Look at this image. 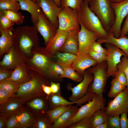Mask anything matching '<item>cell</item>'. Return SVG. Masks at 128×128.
I'll return each instance as SVG.
<instances>
[{
	"instance_id": "1",
	"label": "cell",
	"mask_w": 128,
	"mask_h": 128,
	"mask_svg": "<svg viewBox=\"0 0 128 128\" xmlns=\"http://www.w3.org/2000/svg\"><path fill=\"white\" fill-rule=\"evenodd\" d=\"M37 32L33 26L16 27L13 31L14 45L25 54L31 55L32 47H37L40 45Z\"/></svg>"
},
{
	"instance_id": "2",
	"label": "cell",
	"mask_w": 128,
	"mask_h": 128,
	"mask_svg": "<svg viewBox=\"0 0 128 128\" xmlns=\"http://www.w3.org/2000/svg\"><path fill=\"white\" fill-rule=\"evenodd\" d=\"M77 13L80 24L87 30L96 33L99 38H104L107 36L109 32L105 29L98 18L91 10L88 2L84 1Z\"/></svg>"
},
{
	"instance_id": "3",
	"label": "cell",
	"mask_w": 128,
	"mask_h": 128,
	"mask_svg": "<svg viewBox=\"0 0 128 128\" xmlns=\"http://www.w3.org/2000/svg\"><path fill=\"white\" fill-rule=\"evenodd\" d=\"M110 0H90L89 3L91 10L101 21L105 29L109 32L115 21L114 11Z\"/></svg>"
},
{
	"instance_id": "4",
	"label": "cell",
	"mask_w": 128,
	"mask_h": 128,
	"mask_svg": "<svg viewBox=\"0 0 128 128\" xmlns=\"http://www.w3.org/2000/svg\"><path fill=\"white\" fill-rule=\"evenodd\" d=\"M49 83L44 77L32 76L31 80L21 85L17 92L13 96L23 99L25 102L38 97L46 96L42 86L43 84L48 85Z\"/></svg>"
},
{
	"instance_id": "5",
	"label": "cell",
	"mask_w": 128,
	"mask_h": 128,
	"mask_svg": "<svg viewBox=\"0 0 128 128\" xmlns=\"http://www.w3.org/2000/svg\"><path fill=\"white\" fill-rule=\"evenodd\" d=\"M106 102V100L103 95L94 94L92 100L88 101L87 103L79 108L71 121L70 126L76 123L84 118L92 116L99 110H104Z\"/></svg>"
},
{
	"instance_id": "6",
	"label": "cell",
	"mask_w": 128,
	"mask_h": 128,
	"mask_svg": "<svg viewBox=\"0 0 128 128\" xmlns=\"http://www.w3.org/2000/svg\"><path fill=\"white\" fill-rule=\"evenodd\" d=\"M107 64L106 61L97 64L89 70L93 76L92 83L89 89L94 94L103 95L108 78L106 73Z\"/></svg>"
},
{
	"instance_id": "7",
	"label": "cell",
	"mask_w": 128,
	"mask_h": 128,
	"mask_svg": "<svg viewBox=\"0 0 128 128\" xmlns=\"http://www.w3.org/2000/svg\"><path fill=\"white\" fill-rule=\"evenodd\" d=\"M58 18V29L68 32L80 30L77 10L68 7L63 8L59 14Z\"/></svg>"
},
{
	"instance_id": "8",
	"label": "cell",
	"mask_w": 128,
	"mask_h": 128,
	"mask_svg": "<svg viewBox=\"0 0 128 128\" xmlns=\"http://www.w3.org/2000/svg\"><path fill=\"white\" fill-rule=\"evenodd\" d=\"M104 110L108 116L120 115L128 112V87L113 100H109Z\"/></svg>"
},
{
	"instance_id": "9",
	"label": "cell",
	"mask_w": 128,
	"mask_h": 128,
	"mask_svg": "<svg viewBox=\"0 0 128 128\" xmlns=\"http://www.w3.org/2000/svg\"><path fill=\"white\" fill-rule=\"evenodd\" d=\"M105 46L107 50L106 58L107 77L108 78L111 76L114 77L118 70L117 66L120 62L122 56H127L122 50L112 44L105 43Z\"/></svg>"
},
{
	"instance_id": "10",
	"label": "cell",
	"mask_w": 128,
	"mask_h": 128,
	"mask_svg": "<svg viewBox=\"0 0 128 128\" xmlns=\"http://www.w3.org/2000/svg\"><path fill=\"white\" fill-rule=\"evenodd\" d=\"M111 5L114 12L115 21L109 32L112 33L115 37L119 38L120 35L123 21L128 14V0L118 3H111Z\"/></svg>"
},
{
	"instance_id": "11",
	"label": "cell",
	"mask_w": 128,
	"mask_h": 128,
	"mask_svg": "<svg viewBox=\"0 0 128 128\" xmlns=\"http://www.w3.org/2000/svg\"><path fill=\"white\" fill-rule=\"evenodd\" d=\"M93 76L89 70H86L84 73L82 80L76 86L72 87L70 85L67 88L72 91V94L69 97V99L72 101H76L80 99L87 93L88 91L89 86L93 82Z\"/></svg>"
},
{
	"instance_id": "12",
	"label": "cell",
	"mask_w": 128,
	"mask_h": 128,
	"mask_svg": "<svg viewBox=\"0 0 128 128\" xmlns=\"http://www.w3.org/2000/svg\"><path fill=\"white\" fill-rule=\"evenodd\" d=\"M94 94L89 89L87 93L77 101H68L61 95V91L56 93H51L49 96L48 100L49 110L61 105H69L76 104L78 106H81L88 101L92 100Z\"/></svg>"
},
{
	"instance_id": "13",
	"label": "cell",
	"mask_w": 128,
	"mask_h": 128,
	"mask_svg": "<svg viewBox=\"0 0 128 128\" xmlns=\"http://www.w3.org/2000/svg\"><path fill=\"white\" fill-rule=\"evenodd\" d=\"M34 27L43 37L46 45L50 39L55 35L57 30L41 9L39 13L38 22Z\"/></svg>"
},
{
	"instance_id": "14",
	"label": "cell",
	"mask_w": 128,
	"mask_h": 128,
	"mask_svg": "<svg viewBox=\"0 0 128 128\" xmlns=\"http://www.w3.org/2000/svg\"><path fill=\"white\" fill-rule=\"evenodd\" d=\"M69 32L58 29L55 35L51 38L43 49L48 56H52L59 52Z\"/></svg>"
},
{
	"instance_id": "15",
	"label": "cell",
	"mask_w": 128,
	"mask_h": 128,
	"mask_svg": "<svg viewBox=\"0 0 128 128\" xmlns=\"http://www.w3.org/2000/svg\"><path fill=\"white\" fill-rule=\"evenodd\" d=\"M80 25V29L78 33V53H88L92 44L99 37L96 33L87 30L82 25Z\"/></svg>"
},
{
	"instance_id": "16",
	"label": "cell",
	"mask_w": 128,
	"mask_h": 128,
	"mask_svg": "<svg viewBox=\"0 0 128 128\" xmlns=\"http://www.w3.org/2000/svg\"><path fill=\"white\" fill-rule=\"evenodd\" d=\"M26 103V107L35 117L46 114L49 110L48 100L46 96L38 97Z\"/></svg>"
},
{
	"instance_id": "17",
	"label": "cell",
	"mask_w": 128,
	"mask_h": 128,
	"mask_svg": "<svg viewBox=\"0 0 128 128\" xmlns=\"http://www.w3.org/2000/svg\"><path fill=\"white\" fill-rule=\"evenodd\" d=\"M97 64L96 61L88 53H78L71 66L83 78L84 73L87 69Z\"/></svg>"
},
{
	"instance_id": "18",
	"label": "cell",
	"mask_w": 128,
	"mask_h": 128,
	"mask_svg": "<svg viewBox=\"0 0 128 128\" xmlns=\"http://www.w3.org/2000/svg\"><path fill=\"white\" fill-rule=\"evenodd\" d=\"M39 4L44 14L58 29V16L62 8L58 6L53 0H40Z\"/></svg>"
},
{
	"instance_id": "19",
	"label": "cell",
	"mask_w": 128,
	"mask_h": 128,
	"mask_svg": "<svg viewBox=\"0 0 128 128\" xmlns=\"http://www.w3.org/2000/svg\"><path fill=\"white\" fill-rule=\"evenodd\" d=\"M17 49L14 44L0 62V64L1 67L15 69L17 66L24 64V58L17 51Z\"/></svg>"
},
{
	"instance_id": "20",
	"label": "cell",
	"mask_w": 128,
	"mask_h": 128,
	"mask_svg": "<svg viewBox=\"0 0 128 128\" xmlns=\"http://www.w3.org/2000/svg\"><path fill=\"white\" fill-rule=\"evenodd\" d=\"M79 31L72 30L69 32L62 46L59 51L77 55L79 49L78 33Z\"/></svg>"
},
{
	"instance_id": "21",
	"label": "cell",
	"mask_w": 128,
	"mask_h": 128,
	"mask_svg": "<svg viewBox=\"0 0 128 128\" xmlns=\"http://www.w3.org/2000/svg\"><path fill=\"white\" fill-rule=\"evenodd\" d=\"M79 108L77 105H72L58 118L52 125V128H68Z\"/></svg>"
},
{
	"instance_id": "22",
	"label": "cell",
	"mask_w": 128,
	"mask_h": 128,
	"mask_svg": "<svg viewBox=\"0 0 128 128\" xmlns=\"http://www.w3.org/2000/svg\"><path fill=\"white\" fill-rule=\"evenodd\" d=\"M13 27L7 30L0 28V55L1 56L9 51L14 44Z\"/></svg>"
},
{
	"instance_id": "23",
	"label": "cell",
	"mask_w": 128,
	"mask_h": 128,
	"mask_svg": "<svg viewBox=\"0 0 128 128\" xmlns=\"http://www.w3.org/2000/svg\"><path fill=\"white\" fill-rule=\"evenodd\" d=\"M97 41L101 44L108 43L114 45L123 51L128 57V34L124 36L117 38L109 32L105 38H98Z\"/></svg>"
},
{
	"instance_id": "24",
	"label": "cell",
	"mask_w": 128,
	"mask_h": 128,
	"mask_svg": "<svg viewBox=\"0 0 128 128\" xmlns=\"http://www.w3.org/2000/svg\"><path fill=\"white\" fill-rule=\"evenodd\" d=\"M25 102L24 100L20 97L12 96L4 104L0 105V114L10 115L19 110Z\"/></svg>"
},
{
	"instance_id": "25",
	"label": "cell",
	"mask_w": 128,
	"mask_h": 128,
	"mask_svg": "<svg viewBox=\"0 0 128 128\" xmlns=\"http://www.w3.org/2000/svg\"><path fill=\"white\" fill-rule=\"evenodd\" d=\"M22 10L27 11L31 15V20L35 27L38 22L40 11L41 9L39 4L32 0H17Z\"/></svg>"
},
{
	"instance_id": "26",
	"label": "cell",
	"mask_w": 128,
	"mask_h": 128,
	"mask_svg": "<svg viewBox=\"0 0 128 128\" xmlns=\"http://www.w3.org/2000/svg\"><path fill=\"white\" fill-rule=\"evenodd\" d=\"M46 54L36 53L31 59L33 64L41 70L42 75L46 78H50L49 72V67L50 62Z\"/></svg>"
},
{
	"instance_id": "27",
	"label": "cell",
	"mask_w": 128,
	"mask_h": 128,
	"mask_svg": "<svg viewBox=\"0 0 128 128\" xmlns=\"http://www.w3.org/2000/svg\"><path fill=\"white\" fill-rule=\"evenodd\" d=\"M19 123V128H32L35 117L26 107H23L16 112Z\"/></svg>"
},
{
	"instance_id": "28",
	"label": "cell",
	"mask_w": 128,
	"mask_h": 128,
	"mask_svg": "<svg viewBox=\"0 0 128 128\" xmlns=\"http://www.w3.org/2000/svg\"><path fill=\"white\" fill-rule=\"evenodd\" d=\"M24 66L23 64L16 68L13 71L11 76L7 79L21 84L31 80L32 76L28 73Z\"/></svg>"
},
{
	"instance_id": "29",
	"label": "cell",
	"mask_w": 128,
	"mask_h": 128,
	"mask_svg": "<svg viewBox=\"0 0 128 128\" xmlns=\"http://www.w3.org/2000/svg\"><path fill=\"white\" fill-rule=\"evenodd\" d=\"M56 62L60 66H71L76 55L64 52H58L55 55Z\"/></svg>"
},
{
	"instance_id": "30",
	"label": "cell",
	"mask_w": 128,
	"mask_h": 128,
	"mask_svg": "<svg viewBox=\"0 0 128 128\" xmlns=\"http://www.w3.org/2000/svg\"><path fill=\"white\" fill-rule=\"evenodd\" d=\"M72 105H73L57 106L52 109L49 110L46 114L54 123L60 116Z\"/></svg>"
},
{
	"instance_id": "31",
	"label": "cell",
	"mask_w": 128,
	"mask_h": 128,
	"mask_svg": "<svg viewBox=\"0 0 128 128\" xmlns=\"http://www.w3.org/2000/svg\"><path fill=\"white\" fill-rule=\"evenodd\" d=\"M21 85L17 82L6 79L0 82V88L8 91L12 97L17 92Z\"/></svg>"
},
{
	"instance_id": "32",
	"label": "cell",
	"mask_w": 128,
	"mask_h": 128,
	"mask_svg": "<svg viewBox=\"0 0 128 128\" xmlns=\"http://www.w3.org/2000/svg\"><path fill=\"white\" fill-rule=\"evenodd\" d=\"M60 66L64 72L63 74L60 77L61 78H68L76 82H80L82 80L83 78L76 72L75 69L71 66Z\"/></svg>"
},
{
	"instance_id": "33",
	"label": "cell",
	"mask_w": 128,
	"mask_h": 128,
	"mask_svg": "<svg viewBox=\"0 0 128 128\" xmlns=\"http://www.w3.org/2000/svg\"><path fill=\"white\" fill-rule=\"evenodd\" d=\"M49 72L50 78L58 81L62 79L60 77L64 73L62 67L56 62H50L49 67Z\"/></svg>"
},
{
	"instance_id": "34",
	"label": "cell",
	"mask_w": 128,
	"mask_h": 128,
	"mask_svg": "<svg viewBox=\"0 0 128 128\" xmlns=\"http://www.w3.org/2000/svg\"><path fill=\"white\" fill-rule=\"evenodd\" d=\"M126 87L121 84L115 77L111 82L110 90L108 94L109 98H114L122 92Z\"/></svg>"
},
{
	"instance_id": "35",
	"label": "cell",
	"mask_w": 128,
	"mask_h": 128,
	"mask_svg": "<svg viewBox=\"0 0 128 128\" xmlns=\"http://www.w3.org/2000/svg\"><path fill=\"white\" fill-rule=\"evenodd\" d=\"M54 123L46 114L36 117L32 128H52Z\"/></svg>"
},
{
	"instance_id": "36",
	"label": "cell",
	"mask_w": 128,
	"mask_h": 128,
	"mask_svg": "<svg viewBox=\"0 0 128 128\" xmlns=\"http://www.w3.org/2000/svg\"><path fill=\"white\" fill-rule=\"evenodd\" d=\"M108 117L104 110L96 111L92 116V128H96L99 124L107 122Z\"/></svg>"
},
{
	"instance_id": "37",
	"label": "cell",
	"mask_w": 128,
	"mask_h": 128,
	"mask_svg": "<svg viewBox=\"0 0 128 128\" xmlns=\"http://www.w3.org/2000/svg\"><path fill=\"white\" fill-rule=\"evenodd\" d=\"M1 12L5 14L11 21L18 25L22 24L25 20L24 16L18 11L5 10Z\"/></svg>"
},
{
	"instance_id": "38",
	"label": "cell",
	"mask_w": 128,
	"mask_h": 128,
	"mask_svg": "<svg viewBox=\"0 0 128 128\" xmlns=\"http://www.w3.org/2000/svg\"><path fill=\"white\" fill-rule=\"evenodd\" d=\"M20 9H21L20 6L18 1L0 0V12L5 10L18 12Z\"/></svg>"
},
{
	"instance_id": "39",
	"label": "cell",
	"mask_w": 128,
	"mask_h": 128,
	"mask_svg": "<svg viewBox=\"0 0 128 128\" xmlns=\"http://www.w3.org/2000/svg\"><path fill=\"white\" fill-rule=\"evenodd\" d=\"M84 0H60L62 8L69 7L78 11L80 7Z\"/></svg>"
},
{
	"instance_id": "40",
	"label": "cell",
	"mask_w": 128,
	"mask_h": 128,
	"mask_svg": "<svg viewBox=\"0 0 128 128\" xmlns=\"http://www.w3.org/2000/svg\"><path fill=\"white\" fill-rule=\"evenodd\" d=\"M69 128H92V116L84 118L76 123L69 126Z\"/></svg>"
},
{
	"instance_id": "41",
	"label": "cell",
	"mask_w": 128,
	"mask_h": 128,
	"mask_svg": "<svg viewBox=\"0 0 128 128\" xmlns=\"http://www.w3.org/2000/svg\"><path fill=\"white\" fill-rule=\"evenodd\" d=\"M14 24L5 14L0 12V28L4 30L8 29L13 27Z\"/></svg>"
},
{
	"instance_id": "42",
	"label": "cell",
	"mask_w": 128,
	"mask_h": 128,
	"mask_svg": "<svg viewBox=\"0 0 128 128\" xmlns=\"http://www.w3.org/2000/svg\"><path fill=\"white\" fill-rule=\"evenodd\" d=\"M16 112L11 114L8 118L6 122L5 128H19V124Z\"/></svg>"
},
{
	"instance_id": "43",
	"label": "cell",
	"mask_w": 128,
	"mask_h": 128,
	"mask_svg": "<svg viewBox=\"0 0 128 128\" xmlns=\"http://www.w3.org/2000/svg\"><path fill=\"white\" fill-rule=\"evenodd\" d=\"M117 68L118 69L122 71L125 74L128 81L126 87H128V57L125 56H123L120 62L117 65Z\"/></svg>"
},
{
	"instance_id": "44",
	"label": "cell",
	"mask_w": 128,
	"mask_h": 128,
	"mask_svg": "<svg viewBox=\"0 0 128 128\" xmlns=\"http://www.w3.org/2000/svg\"><path fill=\"white\" fill-rule=\"evenodd\" d=\"M107 123L108 128H120L119 115L108 116Z\"/></svg>"
},
{
	"instance_id": "45",
	"label": "cell",
	"mask_w": 128,
	"mask_h": 128,
	"mask_svg": "<svg viewBox=\"0 0 128 128\" xmlns=\"http://www.w3.org/2000/svg\"><path fill=\"white\" fill-rule=\"evenodd\" d=\"M89 55L97 62L98 64L106 61V55L103 53L90 51Z\"/></svg>"
},
{
	"instance_id": "46",
	"label": "cell",
	"mask_w": 128,
	"mask_h": 128,
	"mask_svg": "<svg viewBox=\"0 0 128 128\" xmlns=\"http://www.w3.org/2000/svg\"><path fill=\"white\" fill-rule=\"evenodd\" d=\"M116 78L122 85L127 87L128 84L127 79L124 73L122 71L118 69L114 75Z\"/></svg>"
},
{
	"instance_id": "47",
	"label": "cell",
	"mask_w": 128,
	"mask_h": 128,
	"mask_svg": "<svg viewBox=\"0 0 128 128\" xmlns=\"http://www.w3.org/2000/svg\"><path fill=\"white\" fill-rule=\"evenodd\" d=\"M101 44L97 41H95L91 45L89 51L101 53L106 55L107 52L106 49L103 47L101 46Z\"/></svg>"
},
{
	"instance_id": "48",
	"label": "cell",
	"mask_w": 128,
	"mask_h": 128,
	"mask_svg": "<svg viewBox=\"0 0 128 128\" xmlns=\"http://www.w3.org/2000/svg\"><path fill=\"white\" fill-rule=\"evenodd\" d=\"M11 97V96L8 91L0 88V105L4 104Z\"/></svg>"
},
{
	"instance_id": "49",
	"label": "cell",
	"mask_w": 128,
	"mask_h": 128,
	"mask_svg": "<svg viewBox=\"0 0 128 128\" xmlns=\"http://www.w3.org/2000/svg\"><path fill=\"white\" fill-rule=\"evenodd\" d=\"M13 71L1 67L0 69V82L7 79L11 76Z\"/></svg>"
},
{
	"instance_id": "50",
	"label": "cell",
	"mask_w": 128,
	"mask_h": 128,
	"mask_svg": "<svg viewBox=\"0 0 128 128\" xmlns=\"http://www.w3.org/2000/svg\"><path fill=\"white\" fill-rule=\"evenodd\" d=\"M128 113L124 112L122 113L120 118V125L121 128H128Z\"/></svg>"
},
{
	"instance_id": "51",
	"label": "cell",
	"mask_w": 128,
	"mask_h": 128,
	"mask_svg": "<svg viewBox=\"0 0 128 128\" xmlns=\"http://www.w3.org/2000/svg\"><path fill=\"white\" fill-rule=\"evenodd\" d=\"M128 34V14L123 23V26L121 28L120 35V37L124 36Z\"/></svg>"
},
{
	"instance_id": "52",
	"label": "cell",
	"mask_w": 128,
	"mask_h": 128,
	"mask_svg": "<svg viewBox=\"0 0 128 128\" xmlns=\"http://www.w3.org/2000/svg\"><path fill=\"white\" fill-rule=\"evenodd\" d=\"M60 86V84L59 83H55L51 81L50 83V87L52 93H56L61 91Z\"/></svg>"
},
{
	"instance_id": "53",
	"label": "cell",
	"mask_w": 128,
	"mask_h": 128,
	"mask_svg": "<svg viewBox=\"0 0 128 128\" xmlns=\"http://www.w3.org/2000/svg\"><path fill=\"white\" fill-rule=\"evenodd\" d=\"M10 116L7 114H0V128H5L6 121Z\"/></svg>"
},
{
	"instance_id": "54",
	"label": "cell",
	"mask_w": 128,
	"mask_h": 128,
	"mask_svg": "<svg viewBox=\"0 0 128 128\" xmlns=\"http://www.w3.org/2000/svg\"><path fill=\"white\" fill-rule=\"evenodd\" d=\"M42 87L43 91L46 95V97L48 98L49 96L52 93L50 86H49L45 84H43L42 85Z\"/></svg>"
},
{
	"instance_id": "55",
	"label": "cell",
	"mask_w": 128,
	"mask_h": 128,
	"mask_svg": "<svg viewBox=\"0 0 128 128\" xmlns=\"http://www.w3.org/2000/svg\"><path fill=\"white\" fill-rule=\"evenodd\" d=\"M108 126L107 122L101 123L96 128H108Z\"/></svg>"
},
{
	"instance_id": "56",
	"label": "cell",
	"mask_w": 128,
	"mask_h": 128,
	"mask_svg": "<svg viewBox=\"0 0 128 128\" xmlns=\"http://www.w3.org/2000/svg\"><path fill=\"white\" fill-rule=\"evenodd\" d=\"M57 5L59 7H60V0H53Z\"/></svg>"
},
{
	"instance_id": "57",
	"label": "cell",
	"mask_w": 128,
	"mask_h": 128,
	"mask_svg": "<svg viewBox=\"0 0 128 128\" xmlns=\"http://www.w3.org/2000/svg\"><path fill=\"white\" fill-rule=\"evenodd\" d=\"M111 3H118L123 1L125 0H110Z\"/></svg>"
},
{
	"instance_id": "58",
	"label": "cell",
	"mask_w": 128,
	"mask_h": 128,
	"mask_svg": "<svg viewBox=\"0 0 128 128\" xmlns=\"http://www.w3.org/2000/svg\"><path fill=\"white\" fill-rule=\"evenodd\" d=\"M32 1L34 2L39 4L40 0H31Z\"/></svg>"
},
{
	"instance_id": "59",
	"label": "cell",
	"mask_w": 128,
	"mask_h": 128,
	"mask_svg": "<svg viewBox=\"0 0 128 128\" xmlns=\"http://www.w3.org/2000/svg\"><path fill=\"white\" fill-rule=\"evenodd\" d=\"M9 1H17V0H8Z\"/></svg>"
},
{
	"instance_id": "60",
	"label": "cell",
	"mask_w": 128,
	"mask_h": 128,
	"mask_svg": "<svg viewBox=\"0 0 128 128\" xmlns=\"http://www.w3.org/2000/svg\"><path fill=\"white\" fill-rule=\"evenodd\" d=\"M84 0L86 1H87L89 3V2L90 0H84Z\"/></svg>"
},
{
	"instance_id": "61",
	"label": "cell",
	"mask_w": 128,
	"mask_h": 128,
	"mask_svg": "<svg viewBox=\"0 0 128 128\" xmlns=\"http://www.w3.org/2000/svg\"><path fill=\"white\" fill-rule=\"evenodd\" d=\"M27 0V1H31V0Z\"/></svg>"
},
{
	"instance_id": "62",
	"label": "cell",
	"mask_w": 128,
	"mask_h": 128,
	"mask_svg": "<svg viewBox=\"0 0 128 128\" xmlns=\"http://www.w3.org/2000/svg\"></svg>"
}]
</instances>
